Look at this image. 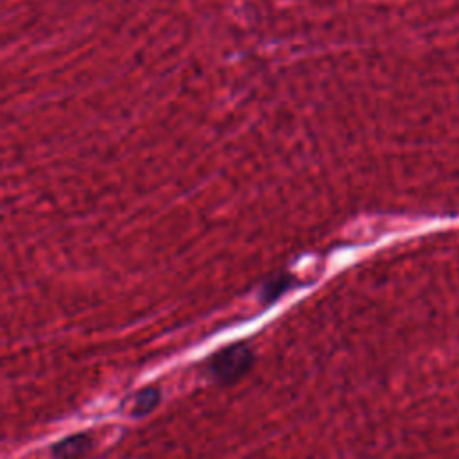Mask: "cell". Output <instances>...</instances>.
<instances>
[{
    "instance_id": "cell-1",
    "label": "cell",
    "mask_w": 459,
    "mask_h": 459,
    "mask_svg": "<svg viewBox=\"0 0 459 459\" xmlns=\"http://www.w3.org/2000/svg\"><path fill=\"white\" fill-rule=\"evenodd\" d=\"M253 351L244 342L231 344L219 353H215L210 360L208 371L212 377L222 384H230L238 380L253 364Z\"/></svg>"
},
{
    "instance_id": "cell-2",
    "label": "cell",
    "mask_w": 459,
    "mask_h": 459,
    "mask_svg": "<svg viewBox=\"0 0 459 459\" xmlns=\"http://www.w3.org/2000/svg\"><path fill=\"white\" fill-rule=\"evenodd\" d=\"M91 446V437L86 434H75L70 436L59 443H56V446L52 448L54 455L59 459H75L82 454H86Z\"/></svg>"
},
{
    "instance_id": "cell-3",
    "label": "cell",
    "mask_w": 459,
    "mask_h": 459,
    "mask_svg": "<svg viewBox=\"0 0 459 459\" xmlns=\"http://www.w3.org/2000/svg\"><path fill=\"white\" fill-rule=\"evenodd\" d=\"M160 402V391L156 387H145L142 391H138L133 398V405H131V416L133 418H140L149 414Z\"/></svg>"
}]
</instances>
